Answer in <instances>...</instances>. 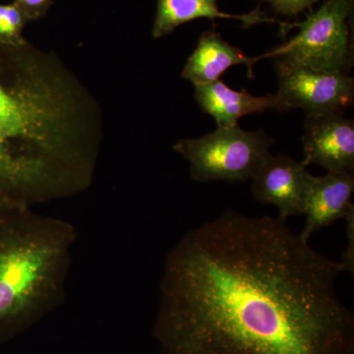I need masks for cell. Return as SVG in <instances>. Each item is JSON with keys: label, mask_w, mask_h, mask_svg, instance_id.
<instances>
[{"label": "cell", "mask_w": 354, "mask_h": 354, "mask_svg": "<svg viewBox=\"0 0 354 354\" xmlns=\"http://www.w3.org/2000/svg\"><path fill=\"white\" fill-rule=\"evenodd\" d=\"M271 4L272 9L281 15L295 17L311 8L319 0H265Z\"/></svg>", "instance_id": "14"}, {"label": "cell", "mask_w": 354, "mask_h": 354, "mask_svg": "<svg viewBox=\"0 0 354 354\" xmlns=\"http://www.w3.org/2000/svg\"><path fill=\"white\" fill-rule=\"evenodd\" d=\"M31 22L15 3H0V44L20 46L27 39L23 36L26 25Z\"/></svg>", "instance_id": "13"}, {"label": "cell", "mask_w": 354, "mask_h": 354, "mask_svg": "<svg viewBox=\"0 0 354 354\" xmlns=\"http://www.w3.org/2000/svg\"><path fill=\"white\" fill-rule=\"evenodd\" d=\"M346 220V237H348V245L342 253V264L344 266V271L348 272L351 276L354 274V207L348 212L344 218Z\"/></svg>", "instance_id": "15"}, {"label": "cell", "mask_w": 354, "mask_h": 354, "mask_svg": "<svg viewBox=\"0 0 354 354\" xmlns=\"http://www.w3.org/2000/svg\"><path fill=\"white\" fill-rule=\"evenodd\" d=\"M194 93L200 109L214 118L218 128L236 127L239 120L248 114L269 109L286 111L277 94L256 97L245 90H232L221 80L194 86Z\"/></svg>", "instance_id": "10"}, {"label": "cell", "mask_w": 354, "mask_h": 354, "mask_svg": "<svg viewBox=\"0 0 354 354\" xmlns=\"http://www.w3.org/2000/svg\"><path fill=\"white\" fill-rule=\"evenodd\" d=\"M272 140L263 131H245L239 125L218 128L200 138L183 139L174 150L189 162L195 181L237 183L252 179L270 155Z\"/></svg>", "instance_id": "5"}, {"label": "cell", "mask_w": 354, "mask_h": 354, "mask_svg": "<svg viewBox=\"0 0 354 354\" xmlns=\"http://www.w3.org/2000/svg\"><path fill=\"white\" fill-rule=\"evenodd\" d=\"M353 193V172H328L312 177L305 202L306 220L299 236L309 242L318 230L346 218L354 207Z\"/></svg>", "instance_id": "9"}, {"label": "cell", "mask_w": 354, "mask_h": 354, "mask_svg": "<svg viewBox=\"0 0 354 354\" xmlns=\"http://www.w3.org/2000/svg\"><path fill=\"white\" fill-rule=\"evenodd\" d=\"M216 1L218 0H157V11L152 28L153 38H164L181 25L200 18H207L213 22L216 19L239 20L243 28L264 23H274L281 28L285 24V22L267 16L260 7L249 13L230 14L221 11Z\"/></svg>", "instance_id": "11"}, {"label": "cell", "mask_w": 354, "mask_h": 354, "mask_svg": "<svg viewBox=\"0 0 354 354\" xmlns=\"http://www.w3.org/2000/svg\"><path fill=\"white\" fill-rule=\"evenodd\" d=\"M261 58H266V55L247 57L243 51L221 38L218 32L209 30L200 37L181 75L194 86L205 85L220 80L230 67L244 64L248 68L249 78L252 79L254 64Z\"/></svg>", "instance_id": "12"}, {"label": "cell", "mask_w": 354, "mask_h": 354, "mask_svg": "<svg viewBox=\"0 0 354 354\" xmlns=\"http://www.w3.org/2000/svg\"><path fill=\"white\" fill-rule=\"evenodd\" d=\"M342 272L286 221L225 212L167 255L153 337L162 354H354Z\"/></svg>", "instance_id": "1"}, {"label": "cell", "mask_w": 354, "mask_h": 354, "mask_svg": "<svg viewBox=\"0 0 354 354\" xmlns=\"http://www.w3.org/2000/svg\"><path fill=\"white\" fill-rule=\"evenodd\" d=\"M304 160L328 172H353L354 122L342 113L306 116L304 121Z\"/></svg>", "instance_id": "8"}, {"label": "cell", "mask_w": 354, "mask_h": 354, "mask_svg": "<svg viewBox=\"0 0 354 354\" xmlns=\"http://www.w3.org/2000/svg\"><path fill=\"white\" fill-rule=\"evenodd\" d=\"M102 133L97 100L57 55L0 44V200L32 207L87 190Z\"/></svg>", "instance_id": "2"}, {"label": "cell", "mask_w": 354, "mask_h": 354, "mask_svg": "<svg viewBox=\"0 0 354 354\" xmlns=\"http://www.w3.org/2000/svg\"><path fill=\"white\" fill-rule=\"evenodd\" d=\"M277 64L279 95L286 111L299 109L306 116L342 113L353 106V78L341 72Z\"/></svg>", "instance_id": "6"}, {"label": "cell", "mask_w": 354, "mask_h": 354, "mask_svg": "<svg viewBox=\"0 0 354 354\" xmlns=\"http://www.w3.org/2000/svg\"><path fill=\"white\" fill-rule=\"evenodd\" d=\"M354 0H325L301 22L286 23L283 35L293 28L297 34L266 55L276 64L346 74L353 65V19Z\"/></svg>", "instance_id": "4"}, {"label": "cell", "mask_w": 354, "mask_h": 354, "mask_svg": "<svg viewBox=\"0 0 354 354\" xmlns=\"http://www.w3.org/2000/svg\"><path fill=\"white\" fill-rule=\"evenodd\" d=\"M12 2L20 7L31 22L46 16L53 4V0H12Z\"/></svg>", "instance_id": "16"}, {"label": "cell", "mask_w": 354, "mask_h": 354, "mask_svg": "<svg viewBox=\"0 0 354 354\" xmlns=\"http://www.w3.org/2000/svg\"><path fill=\"white\" fill-rule=\"evenodd\" d=\"M76 239L69 221L0 200V344L64 302Z\"/></svg>", "instance_id": "3"}, {"label": "cell", "mask_w": 354, "mask_h": 354, "mask_svg": "<svg viewBox=\"0 0 354 354\" xmlns=\"http://www.w3.org/2000/svg\"><path fill=\"white\" fill-rule=\"evenodd\" d=\"M312 177L302 162L270 153L251 179L253 197L262 204L277 207L281 220L304 215Z\"/></svg>", "instance_id": "7"}]
</instances>
